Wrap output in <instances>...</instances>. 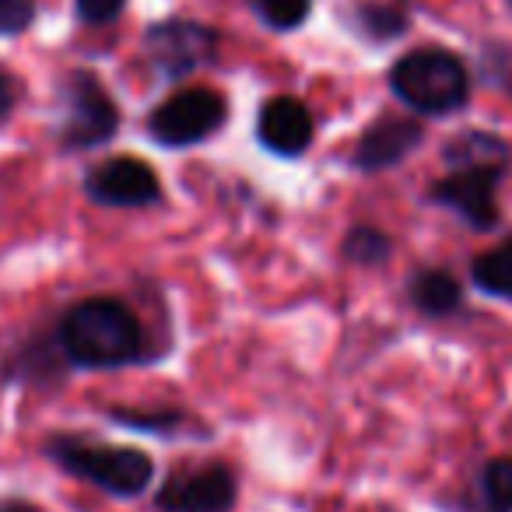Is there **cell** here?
I'll use <instances>...</instances> for the list:
<instances>
[{"instance_id":"obj_9","label":"cell","mask_w":512,"mask_h":512,"mask_svg":"<svg viewBox=\"0 0 512 512\" xmlns=\"http://www.w3.org/2000/svg\"><path fill=\"white\" fill-rule=\"evenodd\" d=\"M495 183L498 176H488V172H453L432 186V200L456 211L467 225L491 228L498 221Z\"/></svg>"},{"instance_id":"obj_8","label":"cell","mask_w":512,"mask_h":512,"mask_svg":"<svg viewBox=\"0 0 512 512\" xmlns=\"http://www.w3.org/2000/svg\"><path fill=\"white\" fill-rule=\"evenodd\" d=\"M214 32L197 22H162L148 32V57L169 78H183L197 64L211 60Z\"/></svg>"},{"instance_id":"obj_6","label":"cell","mask_w":512,"mask_h":512,"mask_svg":"<svg viewBox=\"0 0 512 512\" xmlns=\"http://www.w3.org/2000/svg\"><path fill=\"white\" fill-rule=\"evenodd\" d=\"M239 502V481L225 463L183 467L155 491L158 512H232Z\"/></svg>"},{"instance_id":"obj_14","label":"cell","mask_w":512,"mask_h":512,"mask_svg":"<svg viewBox=\"0 0 512 512\" xmlns=\"http://www.w3.org/2000/svg\"><path fill=\"white\" fill-rule=\"evenodd\" d=\"M411 299L421 313L428 316H449L460 309V285L446 271H421L411 285Z\"/></svg>"},{"instance_id":"obj_11","label":"cell","mask_w":512,"mask_h":512,"mask_svg":"<svg viewBox=\"0 0 512 512\" xmlns=\"http://www.w3.org/2000/svg\"><path fill=\"white\" fill-rule=\"evenodd\" d=\"M421 144V127L404 116H390V120H379L376 127L365 130V137L355 148V162L365 172L393 169L397 162H404L414 148Z\"/></svg>"},{"instance_id":"obj_19","label":"cell","mask_w":512,"mask_h":512,"mask_svg":"<svg viewBox=\"0 0 512 512\" xmlns=\"http://www.w3.org/2000/svg\"><path fill=\"white\" fill-rule=\"evenodd\" d=\"M358 29L369 32V39H393L407 29V18L383 4H369V8H358Z\"/></svg>"},{"instance_id":"obj_3","label":"cell","mask_w":512,"mask_h":512,"mask_svg":"<svg viewBox=\"0 0 512 512\" xmlns=\"http://www.w3.org/2000/svg\"><path fill=\"white\" fill-rule=\"evenodd\" d=\"M390 88L404 106L446 116L467 102V67L446 50H414L390 71Z\"/></svg>"},{"instance_id":"obj_2","label":"cell","mask_w":512,"mask_h":512,"mask_svg":"<svg viewBox=\"0 0 512 512\" xmlns=\"http://www.w3.org/2000/svg\"><path fill=\"white\" fill-rule=\"evenodd\" d=\"M43 453L64 474L95 484L113 498H141L155 481V460L134 446H109L81 435H53L46 439Z\"/></svg>"},{"instance_id":"obj_4","label":"cell","mask_w":512,"mask_h":512,"mask_svg":"<svg viewBox=\"0 0 512 512\" xmlns=\"http://www.w3.org/2000/svg\"><path fill=\"white\" fill-rule=\"evenodd\" d=\"M120 127V113L99 78L78 71L64 85V123H60V144L67 151H88L106 144Z\"/></svg>"},{"instance_id":"obj_16","label":"cell","mask_w":512,"mask_h":512,"mask_svg":"<svg viewBox=\"0 0 512 512\" xmlns=\"http://www.w3.org/2000/svg\"><path fill=\"white\" fill-rule=\"evenodd\" d=\"M109 418L116 425H127L137 428V432H148V435H172L176 428H183V414L179 411H130V407H113Z\"/></svg>"},{"instance_id":"obj_21","label":"cell","mask_w":512,"mask_h":512,"mask_svg":"<svg viewBox=\"0 0 512 512\" xmlns=\"http://www.w3.org/2000/svg\"><path fill=\"white\" fill-rule=\"evenodd\" d=\"M127 0H78V18L85 25H109L113 18H120Z\"/></svg>"},{"instance_id":"obj_12","label":"cell","mask_w":512,"mask_h":512,"mask_svg":"<svg viewBox=\"0 0 512 512\" xmlns=\"http://www.w3.org/2000/svg\"><path fill=\"white\" fill-rule=\"evenodd\" d=\"M449 512H512V456H491L460 488Z\"/></svg>"},{"instance_id":"obj_13","label":"cell","mask_w":512,"mask_h":512,"mask_svg":"<svg viewBox=\"0 0 512 512\" xmlns=\"http://www.w3.org/2000/svg\"><path fill=\"white\" fill-rule=\"evenodd\" d=\"M446 158L449 165H456V172H488L502 179L509 165V148L495 134H463L446 148Z\"/></svg>"},{"instance_id":"obj_23","label":"cell","mask_w":512,"mask_h":512,"mask_svg":"<svg viewBox=\"0 0 512 512\" xmlns=\"http://www.w3.org/2000/svg\"><path fill=\"white\" fill-rule=\"evenodd\" d=\"M0 512H46V509L29 502V498H0Z\"/></svg>"},{"instance_id":"obj_7","label":"cell","mask_w":512,"mask_h":512,"mask_svg":"<svg viewBox=\"0 0 512 512\" xmlns=\"http://www.w3.org/2000/svg\"><path fill=\"white\" fill-rule=\"evenodd\" d=\"M85 193L106 207H148L158 200L162 186L155 169L141 158H109L85 176Z\"/></svg>"},{"instance_id":"obj_10","label":"cell","mask_w":512,"mask_h":512,"mask_svg":"<svg viewBox=\"0 0 512 512\" xmlns=\"http://www.w3.org/2000/svg\"><path fill=\"white\" fill-rule=\"evenodd\" d=\"M256 134H260V144H267L274 155L295 158L313 141V116H309V109L299 99L281 95V99H271L264 106Z\"/></svg>"},{"instance_id":"obj_22","label":"cell","mask_w":512,"mask_h":512,"mask_svg":"<svg viewBox=\"0 0 512 512\" xmlns=\"http://www.w3.org/2000/svg\"><path fill=\"white\" fill-rule=\"evenodd\" d=\"M18 99H22V85H18V78L8 67H0V120H8L11 109L18 106Z\"/></svg>"},{"instance_id":"obj_20","label":"cell","mask_w":512,"mask_h":512,"mask_svg":"<svg viewBox=\"0 0 512 512\" xmlns=\"http://www.w3.org/2000/svg\"><path fill=\"white\" fill-rule=\"evenodd\" d=\"M36 22V0H0V36H18Z\"/></svg>"},{"instance_id":"obj_18","label":"cell","mask_w":512,"mask_h":512,"mask_svg":"<svg viewBox=\"0 0 512 512\" xmlns=\"http://www.w3.org/2000/svg\"><path fill=\"white\" fill-rule=\"evenodd\" d=\"M344 256L355 260V264H379L390 256V239L376 228H355L344 242Z\"/></svg>"},{"instance_id":"obj_5","label":"cell","mask_w":512,"mask_h":512,"mask_svg":"<svg viewBox=\"0 0 512 512\" xmlns=\"http://www.w3.org/2000/svg\"><path fill=\"white\" fill-rule=\"evenodd\" d=\"M221 123H225V99L211 88H186L151 113L148 130L165 148H190L207 141Z\"/></svg>"},{"instance_id":"obj_1","label":"cell","mask_w":512,"mask_h":512,"mask_svg":"<svg viewBox=\"0 0 512 512\" xmlns=\"http://www.w3.org/2000/svg\"><path fill=\"white\" fill-rule=\"evenodd\" d=\"M60 351L78 369H123L144 355L137 316L120 299H85L60 320Z\"/></svg>"},{"instance_id":"obj_15","label":"cell","mask_w":512,"mask_h":512,"mask_svg":"<svg viewBox=\"0 0 512 512\" xmlns=\"http://www.w3.org/2000/svg\"><path fill=\"white\" fill-rule=\"evenodd\" d=\"M470 278L481 292L512 302V239L495 246L491 253L477 256L474 267H470Z\"/></svg>"},{"instance_id":"obj_17","label":"cell","mask_w":512,"mask_h":512,"mask_svg":"<svg viewBox=\"0 0 512 512\" xmlns=\"http://www.w3.org/2000/svg\"><path fill=\"white\" fill-rule=\"evenodd\" d=\"M253 11L260 15V22H267L271 29H299L309 15V0H253Z\"/></svg>"}]
</instances>
